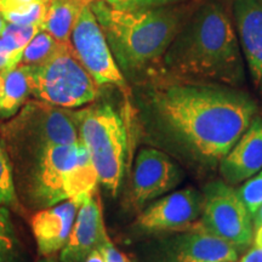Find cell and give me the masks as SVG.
<instances>
[{
  "instance_id": "obj_1",
  "label": "cell",
  "mask_w": 262,
  "mask_h": 262,
  "mask_svg": "<svg viewBox=\"0 0 262 262\" xmlns=\"http://www.w3.org/2000/svg\"><path fill=\"white\" fill-rule=\"evenodd\" d=\"M160 129L192 159L216 165L247 131L256 103L237 88L165 80L152 93Z\"/></svg>"
},
{
  "instance_id": "obj_2",
  "label": "cell",
  "mask_w": 262,
  "mask_h": 262,
  "mask_svg": "<svg viewBox=\"0 0 262 262\" xmlns=\"http://www.w3.org/2000/svg\"><path fill=\"white\" fill-rule=\"evenodd\" d=\"M168 80L238 88L244 61L232 0H201L164 55Z\"/></svg>"
},
{
  "instance_id": "obj_3",
  "label": "cell",
  "mask_w": 262,
  "mask_h": 262,
  "mask_svg": "<svg viewBox=\"0 0 262 262\" xmlns=\"http://www.w3.org/2000/svg\"><path fill=\"white\" fill-rule=\"evenodd\" d=\"M201 0L148 10H119L104 0L90 6L122 73L136 75L162 62Z\"/></svg>"
},
{
  "instance_id": "obj_4",
  "label": "cell",
  "mask_w": 262,
  "mask_h": 262,
  "mask_svg": "<svg viewBox=\"0 0 262 262\" xmlns=\"http://www.w3.org/2000/svg\"><path fill=\"white\" fill-rule=\"evenodd\" d=\"M79 139L89 149L98 181L116 195L120 187L127 148L123 119L108 103L73 112Z\"/></svg>"
},
{
  "instance_id": "obj_5",
  "label": "cell",
  "mask_w": 262,
  "mask_h": 262,
  "mask_svg": "<svg viewBox=\"0 0 262 262\" xmlns=\"http://www.w3.org/2000/svg\"><path fill=\"white\" fill-rule=\"evenodd\" d=\"M32 67V95L62 108H78L97 96V84L85 70L71 41H60L54 54Z\"/></svg>"
},
{
  "instance_id": "obj_6",
  "label": "cell",
  "mask_w": 262,
  "mask_h": 262,
  "mask_svg": "<svg viewBox=\"0 0 262 262\" xmlns=\"http://www.w3.org/2000/svg\"><path fill=\"white\" fill-rule=\"evenodd\" d=\"M8 140L38 155L52 145H75L80 141L73 111L42 101H28L5 126Z\"/></svg>"
},
{
  "instance_id": "obj_7",
  "label": "cell",
  "mask_w": 262,
  "mask_h": 262,
  "mask_svg": "<svg viewBox=\"0 0 262 262\" xmlns=\"http://www.w3.org/2000/svg\"><path fill=\"white\" fill-rule=\"evenodd\" d=\"M202 219L195 228L234 245L247 247L253 241L251 215L237 191L221 181L206 185Z\"/></svg>"
},
{
  "instance_id": "obj_8",
  "label": "cell",
  "mask_w": 262,
  "mask_h": 262,
  "mask_svg": "<svg viewBox=\"0 0 262 262\" xmlns=\"http://www.w3.org/2000/svg\"><path fill=\"white\" fill-rule=\"evenodd\" d=\"M148 244L141 262H235L238 249L202 229L193 227Z\"/></svg>"
},
{
  "instance_id": "obj_9",
  "label": "cell",
  "mask_w": 262,
  "mask_h": 262,
  "mask_svg": "<svg viewBox=\"0 0 262 262\" xmlns=\"http://www.w3.org/2000/svg\"><path fill=\"white\" fill-rule=\"evenodd\" d=\"M78 58L97 85H113L126 93L125 77L118 67L103 29L88 5L78 18L71 35Z\"/></svg>"
},
{
  "instance_id": "obj_10",
  "label": "cell",
  "mask_w": 262,
  "mask_h": 262,
  "mask_svg": "<svg viewBox=\"0 0 262 262\" xmlns=\"http://www.w3.org/2000/svg\"><path fill=\"white\" fill-rule=\"evenodd\" d=\"M204 196L193 188L165 195L139 215L136 227L143 232H180L191 229L202 216Z\"/></svg>"
},
{
  "instance_id": "obj_11",
  "label": "cell",
  "mask_w": 262,
  "mask_h": 262,
  "mask_svg": "<svg viewBox=\"0 0 262 262\" xmlns=\"http://www.w3.org/2000/svg\"><path fill=\"white\" fill-rule=\"evenodd\" d=\"M182 180L180 169L158 149L143 148L137 155L131 186V202L141 208L178 186Z\"/></svg>"
},
{
  "instance_id": "obj_12",
  "label": "cell",
  "mask_w": 262,
  "mask_h": 262,
  "mask_svg": "<svg viewBox=\"0 0 262 262\" xmlns=\"http://www.w3.org/2000/svg\"><path fill=\"white\" fill-rule=\"evenodd\" d=\"M79 142L75 145L48 146L37 155L33 192L42 204L51 206L67 201L66 186Z\"/></svg>"
},
{
  "instance_id": "obj_13",
  "label": "cell",
  "mask_w": 262,
  "mask_h": 262,
  "mask_svg": "<svg viewBox=\"0 0 262 262\" xmlns=\"http://www.w3.org/2000/svg\"><path fill=\"white\" fill-rule=\"evenodd\" d=\"M108 238L101 201L96 192L91 193L80 205L70 237L58 255L60 262H84L88 255L102 247Z\"/></svg>"
},
{
  "instance_id": "obj_14",
  "label": "cell",
  "mask_w": 262,
  "mask_h": 262,
  "mask_svg": "<svg viewBox=\"0 0 262 262\" xmlns=\"http://www.w3.org/2000/svg\"><path fill=\"white\" fill-rule=\"evenodd\" d=\"M88 195L71 198L48 206L33 216L31 227L41 256L60 253L70 237L80 205Z\"/></svg>"
},
{
  "instance_id": "obj_15",
  "label": "cell",
  "mask_w": 262,
  "mask_h": 262,
  "mask_svg": "<svg viewBox=\"0 0 262 262\" xmlns=\"http://www.w3.org/2000/svg\"><path fill=\"white\" fill-rule=\"evenodd\" d=\"M232 14L242 54L262 97V3L260 0H232Z\"/></svg>"
},
{
  "instance_id": "obj_16",
  "label": "cell",
  "mask_w": 262,
  "mask_h": 262,
  "mask_svg": "<svg viewBox=\"0 0 262 262\" xmlns=\"http://www.w3.org/2000/svg\"><path fill=\"white\" fill-rule=\"evenodd\" d=\"M262 169V118L255 117L247 131L220 162V173L229 185L248 180Z\"/></svg>"
},
{
  "instance_id": "obj_17",
  "label": "cell",
  "mask_w": 262,
  "mask_h": 262,
  "mask_svg": "<svg viewBox=\"0 0 262 262\" xmlns=\"http://www.w3.org/2000/svg\"><path fill=\"white\" fill-rule=\"evenodd\" d=\"M32 95V67L19 63L0 75V118L10 119L19 112Z\"/></svg>"
},
{
  "instance_id": "obj_18",
  "label": "cell",
  "mask_w": 262,
  "mask_h": 262,
  "mask_svg": "<svg viewBox=\"0 0 262 262\" xmlns=\"http://www.w3.org/2000/svg\"><path fill=\"white\" fill-rule=\"evenodd\" d=\"M94 0H47L41 28L57 41H71V35L81 11Z\"/></svg>"
},
{
  "instance_id": "obj_19",
  "label": "cell",
  "mask_w": 262,
  "mask_h": 262,
  "mask_svg": "<svg viewBox=\"0 0 262 262\" xmlns=\"http://www.w3.org/2000/svg\"><path fill=\"white\" fill-rule=\"evenodd\" d=\"M98 182V175L89 149L80 141L77 157L71 168L66 186L67 199L78 198L96 192Z\"/></svg>"
},
{
  "instance_id": "obj_20",
  "label": "cell",
  "mask_w": 262,
  "mask_h": 262,
  "mask_svg": "<svg viewBox=\"0 0 262 262\" xmlns=\"http://www.w3.org/2000/svg\"><path fill=\"white\" fill-rule=\"evenodd\" d=\"M47 0H0V15L8 24L42 25Z\"/></svg>"
},
{
  "instance_id": "obj_21",
  "label": "cell",
  "mask_w": 262,
  "mask_h": 262,
  "mask_svg": "<svg viewBox=\"0 0 262 262\" xmlns=\"http://www.w3.org/2000/svg\"><path fill=\"white\" fill-rule=\"evenodd\" d=\"M58 44H60V41H57L47 31L41 29L26 47L21 63L28 66H38L54 54Z\"/></svg>"
},
{
  "instance_id": "obj_22",
  "label": "cell",
  "mask_w": 262,
  "mask_h": 262,
  "mask_svg": "<svg viewBox=\"0 0 262 262\" xmlns=\"http://www.w3.org/2000/svg\"><path fill=\"white\" fill-rule=\"evenodd\" d=\"M19 244L10 211L0 205V262H18Z\"/></svg>"
},
{
  "instance_id": "obj_23",
  "label": "cell",
  "mask_w": 262,
  "mask_h": 262,
  "mask_svg": "<svg viewBox=\"0 0 262 262\" xmlns=\"http://www.w3.org/2000/svg\"><path fill=\"white\" fill-rule=\"evenodd\" d=\"M17 204L12 164L4 141L0 139V205L16 206Z\"/></svg>"
},
{
  "instance_id": "obj_24",
  "label": "cell",
  "mask_w": 262,
  "mask_h": 262,
  "mask_svg": "<svg viewBox=\"0 0 262 262\" xmlns=\"http://www.w3.org/2000/svg\"><path fill=\"white\" fill-rule=\"evenodd\" d=\"M26 47L8 34L0 35V75L8 73L21 63Z\"/></svg>"
},
{
  "instance_id": "obj_25",
  "label": "cell",
  "mask_w": 262,
  "mask_h": 262,
  "mask_svg": "<svg viewBox=\"0 0 262 262\" xmlns=\"http://www.w3.org/2000/svg\"><path fill=\"white\" fill-rule=\"evenodd\" d=\"M237 193L245 208L248 209L249 214L253 216L262 205V170L253 179L248 180Z\"/></svg>"
},
{
  "instance_id": "obj_26",
  "label": "cell",
  "mask_w": 262,
  "mask_h": 262,
  "mask_svg": "<svg viewBox=\"0 0 262 262\" xmlns=\"http://www.w3.org/2000/svg\"><path fill=\"white\" fill-rule=\"evenodd\" d=\"M108 5L119 10H148L180 5L194 0H104Z\"/></svg>"
},
{
  "instance_id": "obj_27",
  "label": "cell",
  "mask_w": 262,
  "mask_h": 262,
  "mask_svg": "<svg viewBox=\"0 0 262 262\" xmlns=\"http://www.w3.org/2000/svg\"><path fill=\"white\" fill-rule=\"evenodd\" d=\"M241 262H262V248H254L244 255Z\"/></svg>"
},
{
  "instance_id": "obj_28",
  "label": "cell",
  "mask_w": 262,
  "mask_h": 262,
  "mask_svg": "<svg viewBox=\"0 0 262 262\" xmlns=\"http://www.w3.org/2000/svg\"><path fill=\"white\" fill-rule=\"evenodd\" d=\"M84 262H106V260H104L102 251L100 249H95V250H93L88 255Z\"/></svg>"
},
{
  "instance_id": "obj_29",
  "label": "cell",
  "mask_w": 262,
  "mask_h": 262,
  "mask_svg": "<svg viewBox=\"0 0 262 262\" xmlns=\"http://www.w3.org/2000/svg\"><path fill=\"white\" fill-rule=\"evenodd\" d=\"M251 219L254 220V227L255 228H258L260 226H262V205L257 209L256 212H255V214L251 216Z\"/></svg>"
},
{
  "instance_id": "obj_30",
  "label": "cell",
  "mask_w": 262,
  "mask_h": 262,
  "mask_svg": "<svg viewBox=\"0 0 262 262\" xmlns=\"http://www.w3.org/2000/svg\"><path fill=\"white\" fill-rule=\"evenodd\" d=\"M254 242H255V245H256L257 248H262V226L256 228V234H255Z\"/></svg>"
},
{
  "instance_id": "obj_31",
  "label": "cell",
  "mask_w": 262,
  "mask_h": 262,
  "mask_svg": "<svg viewBox=\"0 0 262 262\" xmlns=\"http://www.w3.org/2000/svg\"><path fill=\"white\" fill-rule=\"evenodd\" d=\"M35 262H60V258H58V256H56V254L48 255V256H41Z\"/></svg>"
},
{
  "instance_id": "obj_32",
  "label": "cell",
  "mask_w": 262,
  "mask_h": 262,
  "mask_svg": "<svg viewBox=\"0 0 262 262\" xmlns=\"http://www.w3.org/2000/svg\"><path fill=\"white\" fill-rule=\"evenodd\" d=\"M6 25H8V22L5 21L4 17H3L2 15H0V35H2L3 32H4Z\"/></svg>"
},
{
  "instance_id": "obj_33",
  "label": "cell",
  "mask_w": 262,
  "mask_h": 262,
  "mask_svg": "<svg viewBox=\"0 0 262 262\" xmlns=\"http://www.w3.org/2000/svg\"><path fill=\"white\" fill-rule=\"evenodd\" d=\"M260 2H261V3H262V0H260Z\"/></svg>"
}]
</instances>
